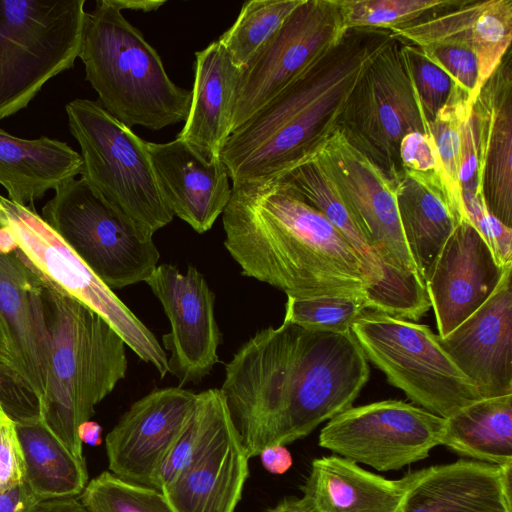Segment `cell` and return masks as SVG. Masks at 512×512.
<instances>
[{
	"mask_svg": "<svg viewBox=\"0 0 512 512\" xmlns=\"http://www.w3.org/2000/svg\"><path fill=\"white\" fill-rule=\"evenodd\" d=\"M399 157L403 170L434 172L440 177L439 157L431 133L406 134L399 145Z\"/></svg>",
	"mask_w": 512,
	"mask_h": 512,
	"instance_id": "41",
	"label": "cell"
},
{
	"mask_svg": "<svg viewBox=\"0 0 512 512\" xmlns=\"http://www.w3.org/2000/svg\"><path fill=\"white\" fill-rule=\"evenodd\" d=\"M25 480V464L16 424L9 419L0 432V493Z\"/></svg>",
	"mask_w": 512,
	"mask_h": 512,
	"instance_id": "42",
	"label": "cell"
},
{
	"mask_svg": "<svg viewBox=\"0 0 512 512\" xmlns=\"http://www.w3.org/2000/svg\"><path fill=\"white\" fill-rule=\"evenodd\" d=\"M222 221L243 275L287 297L367 300L370 281L356 251L280 178L232 184Z\"/></svg>",
	"mask_w": 512,
	"mask_h": 512,
	"instance_id": "2",
	"label": "cell"
},
{
	"mask_svg": "<svg viewBox=\"0 0 512 512\" xmlns=\"http://www.w3.org/2000/svg\"><path fill=\"white\" fill-rule=\"evenodd\" d=\"M302 0H250L218 39L234 64L242 69L282 26Z\"/></svg>",
	"mask_w": 512,
	"mask_h": 512,
	"instance_id": "34",
	"label": "cell"
},
{
	"mask_svg": "<svg viewBox=\"0 0 512 512\" xmlns=\"http://www.w3.org/2000/svg\"><path fill=\"white\" fill-rule=\"evenodd\" d=\"M16 431L25 481L41 501L76 497L83 492L88 483L86 462L71 455L40 421L16 424Z\"/></svg>",
	"mask_w": 512,
	"mask_h": 512,
	"instance_id": "31",
	"label": "cell"
},
{
	"mask_svg": "<svg viewBox=\"0 0 512 512\" xmlns=\"http://www.w3.org/2000/svg\"><path fill=\"white\" fill-rule=\"evenodd\" d=\"M79 58L98 102L127 127L158 131L185 122L191 90L169 78L158 52L112 0L87 12Z\"/></svg>",
	"mask_w": 512,
	"mask_h": 512,
	"instance_id": "5",
	"label": "cell"
},
{
	"mask_svg": "<svg viewBox=\"0 0 512 512\" xmlns=\"http://www.w3.org/2000/svg\"><path fill=\"white\" fill-rule=\"evenodd\" d=\"M459 0H338L346 29L390 31L457 4Z\"/></svg>",
	"mask_w": 512,
	"mask_h": 512,
	"instance_id": "35",
	"label": "cell"
},
{
	"mask_svg": "<svg viewBox=\"0 0 512 512\" xmlns=\"http://www.w3.org/2000/svg\"><path fill=\"white\" fill-rule=\"evenodd\" d=\"M301 489L314 512H399L407 479L389 480L333 455L313 460Z\"/></svg>",
	"mask_w": 512,
	"mask_h": 512,
	"instance_id": "26",
	"label": "cell"
},
{
	"mask_svg": "<svg viewBox=\"0 0 512 512\" xmlns=\"http://www.w3.org/2000/svg\"><path fill=\"white\" fill-rule=\"evenodd\" d=\"M441 445L476 461L512 464V394L483 398L446 418Z\"/></svg>",
	"mask_w": 512,
	"mask_h": 512,
	"instance_id": "30",
	"label": "cell"
},
{
	"mask_svg": "<svg viewBox=\"0 0 512 512\" xmlns=\"http://www.w3.org/2000/svg\"><path fill=\"white\" fill-rule=\"evenodd\" d=\"M41 217L111 290L145 282L160 254L80 177L59 185Z\"/></svg>",
	"mask_w": 512,
	"mask_h": 512,
	"instance_id": "11",
	"label": "cell"
},
{
	"mask_svg": "<svg viewBox=\"0 0 512 512\" xmlns=\"http://www.w3.org/2000/svg\"><path fill=\"white\" fill-rule=\"evenodd\" d=\"M368 309L365 298L287 297L284 320L314 330L343 332Z\"/></svg>",
	"mask_w": 512,
	"mask_h": 512,
	"instance_id": "37",
	"label": "cell"
},
{
	"mask_svg": "<svg viewBox=\"0 0 512 512\" xmlns=\"http://www.w3.org/2000/svg\"><path fill=\"white\" fill-rule=\"evenodd\" d=\"M229 414L220 389L197 393L196 404L173 440L155 476L154 489L161 491L208 447Z\"/></svg>",
	"mask_w": 512,
	"mask_h": 512,
	"instance_id": "32",
	"label": "cell"
},
{
	"mask_svg": "<svg viewBox=\"0 0 512 512\" xmlns=\"http://www.w3.org/2000/svg\"><path fill=\"white\" fill-rule=\"evenodd\" d=\"M351 332L366 359L423 409L446 419L483 399L428 326L366 309Z\"/></svg>",
	"mask_w": 512,
	"mask_h": 512,
	"instance_id": "9",
	"label": "cell"
},
{
	"mask_svg": "<svg viewBox=\"0 0 512 512\" xmlns=\"http://www.w3.org/2000/svg\"><path fill=\"white\" fill-rule=\"evenodd\" d=\"M240 69L218 40L195 53L188 116L177 138L207 159L220 157L230 136L233 98Z\"/></svg>",
	"mask_w": 512,
	"mask_h": 512,
	"instance_id": "25",
	"label": "cell"
},
{
	"mask_svg": "<svg viewBox=\"0 0 512 512\" xmlns=\"http://www.w3.org/2000/svg\"><path fill=\"white\" fill-rule=\"evenodd\" d=\"M369 379L351 330H314L283 320L258 331L225 366L220 388L249 458L287 445L352 407Z\"/></svg>",
	"mask_w": 512,
	"mask_h": 512,
	"instance_id": "1",
	"label": "cell"
},
{
	"mask_svg": "<svg viewBox=\"0 0 512 512\" xmlns=\"http://www.w3.org/2000/svg\"><path fill=\"white\" fill-rule=\"evenodd\" d=\"M484 147V199L490 213L512 228V70L510 49L472 104Z\"/></svg>",
	"mask_w": 512,
	"mask_h": 512,
	"instance_id": "24",
	"label": "cell"
},
{
	"mask_svg": "<svg viewBox=\"0 0 512 512\" xmlns=\"http://www.w3.org/2000/svg\"><path fill=\"white\" fill-rule=\"evenodd\" d=\"M146 145L160 192L174 216L198 233L211 229L226 208L232 190L220 157L207 159L177 137Z\"/></svg>",
	"mask_w": 512,
	"mask_h": 512,
	"instance_id": "19",
	"label": "cell"
},
{
	"mask_svg": "<svg viewBox=\"0 0 512 512\" xmlns=\"http://www.w3.org/2000/svg\"><path fill=\"white\" fill-rule=\"evenodd\" d=\"M196 401L197 393L180 386L155 389L134 402L106 436L110 472L154 488L157 470Z\"/></svg>",
	"mask_w": 512,
	"mask_h": 512,
	"instance_id": "16",
	"label": "cell"
},
{
	"mask_svg": "<svg viewBox=\"0 0 512 512\" xmlns=\"http://www.w3.org/2000/svg\"><path fill=\"white\" fill-rule=\"evenodd\" d=\"M28 398L29 394L23 385L0 371V403L9 416L19 415L25 409Z\"/></svg>",
	"mask_w": 512,
	"mask_h": 512,
	"instance_id": "43",
	"label": "cell"
},
{
	"mask_svg": "<svg viewBox=\"0 0 512 512\" xmlns=\"http://www.w3.org/2000/svg\"><path fill=\"white\" fill-rule=\"evenodd\" d=\"M346 30L338 0H302L240 69L230 134L333 48Z\"/></svg>",
	"mask_w": 512,
	"mask_h": 512,
	"instance_id": "13",
	"label": "cell"
},
{
	"mask_svg": "<svg viewBox=\"0 0 512 512\" xmlns=\"http://www.w3.org/2000/svg\"><path fill=\"white\" fill-rule=\"evenodd\" d=\"M316 153L385 267L389 315L419 320L431 308V301L403 236L395 182L355 149L339 129Z\"/></svg>",
	"mask_w": 512,
	"mask_h": 512,
	"instance_id": "6",
	"label": "cell"
},
{
	"mask_svg": "<svg viewBox=\"0 0 512 512\" xmlns=\"http://www.w3.org/2000/svg\"><path fill=\"white\" fill-rule=\"evenodd\" d=\"M248 460L228 414L208 447L161 492L174 512H234Z\"/></svg>",
	"mask_w": 512,
	"mask_h": 512,
	"instance_id": "23",
	"label": "cell"
},
{
	"mask_svg": "<svg viewBox=\"0 0 512 512\" xmlns=\"http://www.w3.org/2000/svg\"><path fill=\"white\" fill-rule=\"evenodd\" d=\"M101 433L102 427L91 420L81 424L78 429V436L82 444L85 443L94 447L102 443Z\"/></svg>",
	"mask_w": 512,
	"mask_h": 512,
	"instance_id": "48",
	"label": "cell"
},
{
	"mask_svg": "<svg viewBox=\"0 0 512 512\" xmlns=\"http://www.w3.org/2000/svg\"><path fill=\"white\" fill-rule=\"evenodd\" d=\"M112 3L122 10L150 12L158 10L166 3L164 0H112Z\"/></svg>",
	"mask_w": 512,
	"mask_h": 512,
	"instance_id": "47",
	"label": "cell"
},
{
	"mask_svg": "<svg viewBox=\"0 0 512 512\" xmlns=\"http://www.w3.org/2000/svg\"><path fill=\"white\" fill-rule=\"evenodd\" d=\"M266 512H314L303 498H286Z\"/></svg>",
	"mask_w": 512,
	"mask_h": 512,
	"instance_id": "49",
	"label": "cell"
},
{
	"mask_svg": "<svg viewBox=\"0 0 512 512\" xmlns=\"http://www.w3.org/2000/svg\"><path fill=\"white\" fill-rule=\"evenodd\" d=\"M277 178L322 213L356 251L370 281L367 291L369 310L389 315L385 267L357 226L317 153Z\"/></svg>",
	"mask_w": 512,
	"mask_h": 512,
	"instance_id": "29",
	"label": "cell"
},
{
	"mask_svg": "<svg viewBox=\"0 0 512 512\" xmlns=\"http://www.w3.org/2000/svg\"><path fill=\"white\" fill-rule=\"evenodd\" d=\"M419 48L455 85L468 94L473 104L480 93L479 66L474 52L469 47L456 43H437Z\"/></svg>",
	"mask_w": 512,
	"mask_h": 512,
	"instance_id": "39",
	"label": "cell"
},
{
	"mask_svg": "<svg viewBox=\"0 0 512 512\" xmlns=\"http://www.w3.org/2000/svg\"><path fill=\"white\" fill-rule=\"evenodd\" d=\"M512 263L491 296L438 342L482 398L512 394Z\"/></svg>",
	"mask_w": 512,
	"mask_h": 512,
	"instance_id": "17",
	"label": "cell"
},
{
	"mask_svg": "<svg viewBox=\"0 0 512 512\" xmlns=\"http://www.w3.org/2000/svg\"><path fill=\"white\" fill-rule=\"evenodd\" d=\"M0 230L37 275L98 313L161 379L166 376L168 358L157 338L33 207L0 195Z\"/></svg>",
	"mask_w": 512,
	"mask_h": 512,
	"instance_id": "10",
	"label": "cell"
},
{
	"mask_svg": "<svg viewBox=\"0 0 512 512\" xmlns=\"http://www.w3.org/2000/svg\"><path fill=\"white\" fill-rule=\"evenodd\" d=\"M401 43L414 87L430 123L447 102L454 83L440 67L425 56L421 48L402 41Z\"/></svg>",
	"mask_w": 512,
	"mask_h": 512,
	"instance_id": "38",
	"label": "cell"
},
{
	"mask_svg": "<svg viewBox=\"0 0 512 512\" xmlns=\"http://www.w3.org/2000/svg\"><path fill=\"white\" fill-rule=\"evenodd\" d=\"M387 30L347 29L342 39L230 134L221 152L232 184L277 178L312 156L337 129Z\"/></svg>",
	"mask_w": 512,
	"mask_h": 512,
	"instance_id": "3",
	"label": "cell"
},
{
	"mask_svg": "<svg viewBox=\"0 0 512 512\" xmlns=\"http://www.w3.org/2000/svg\"><path fill=\"white\" fill-rule=\"evenodd\" d=\"M389 32L402 42L418 47L437 43L469 47L478 60L481 91L510 49L512 1H459L429 17Z\"/></svg>",
	"mask_w": 512,
	"mask_h": 512,
	"instance_id": "22",
	"label": "cell"
},
{
	"mask_svg": "<svg viewBox=\"0 0 512 512\" xmlns=\"http://www.w3.org/2000/svg\"><path fill=\"white\" fill-rule=\"evenodd\" d=\"M88 512H174L161 491L102 472L78 497Z\"/></svg>",
	"mask_w": 512,
	"mask_h": 512,
	"instance_id": "36",
	"label": "cell"
},
{
	"mask_svg": "<svg viewBox=\"0 0 512 512\" xmlns=\"http://www.w3.org/2000/svg\"><path fill=\"white\" fill-rule=\"evenodd\" d=\"M11 419L7 413L5 412L4 408L2 407L1 403H0V432L4 426V424L9 420Z\"/></svg>",
	"mask_w": 512,
	"mask_h": 512,
	"instance_id": "50",
	"label": "cell"
},
{
	"mask_svg": "<svg viewBox=\"0 0 512 512\" xmlns=\"http://www.w3.org/2000/svg\"><path fill=\"white\" fill-rule=\"evenodd\" d=\"M505 267L468 220L458 222L425 282L439 336L450 333L491 296Z\"/></svg>",
	"mask_w": 512,
	"mask_h": 512,
	"instance_id": "18",
	"label": "cell"
},
{
	"mask_svg": "<svg viewBox=\"0 0 512 512\" xmlns=\"http://www.w3.org/2000/svg\"><path fill=\"white\" fill-rule=\"evenodd\" d=\"M396 200L408 251L425 283L459 221L434 172L404 170L396 183Z\"/></svg>",
	"mask_w": 512,
	"mask_h": 512,
	"instance_id": "27",
	"label": "cell"
},
{
	"mask_svg": "<svg viewBox=\"0 0 512 512\" xmlns=\"http://www.w3.org/2000/svg\"><path fill=\"white\" fill-rule=\"evenodd\" d=\"M145 283L170 322L171 331L163 335L164 347L171 352L169 373L181 386L199 383L219 362L222 338L214 315V293L193 266L182 274L171 264H161Z\"/></svg>",
	"mask_w": 512,
	"mask_h": 512,
	"instance_id": "15",
	"label": "cell"
},
{
	"mask_svg": "<svg viewBox=\"0 0 512 512\" xmlns=\"http://www.w3.org/2000/svg\"><path fill=\"white\" fill-rule=\"evenodd\" d=\"M81 170L80 153L67 143L46 136L23 139L0 129V185L11 202L31 206Z\"/></svg>",
	"mask_w": 512,
	"mask_h": 512,
	"instance_id": "28",
	"label": "cell"
},
{
	"mask_svg": "<svg viewBox=\"0 0 512 512\" xmlns=\"http://www.w3.org/2000/svg\"><path fill=\"white\" fill-rule=\"evenodd\" d=\"M466 219L476 228L492 250L497 262L505 267L512 263V228L493 216L484 193H462Z\"/></svg>",
	"mask_w": 512,
	"mask_h": 512,
	"instance_id": "40",
	"label": "cell"
},
{
	"mask_svg": "<svg viewBox=\"0 0 512 512\" xmlns=\"http://www.w3.org/2000/svg\"><path fill=\"white\" fill-rule=\"evenodd\" d=\"M0 315L8 328L25 382L40 408L50 361L42 284L1 230Z\"/></svg>",
	"mask_w": 512,
	"mask_h": 512,
	"instance_id": "21",
	"label": "cell"
},
{
	"mask_svg": "<svg viewBox=\"0 0 512 512\" xmlns=\"http://www.w3.org/2000/svg\"><path fill=\"white\" fill-rule=\"evenodd\" d=\"M511 474L512 464L464 459L412 471L399 512H512Z\"/></svg>",
	"mask_w": 512,
	"mask_h": 512,
	"instance_id": "20",
	"label": "cell"
},
{
	"mask_svg": "<svg viewBox=\"0 0 512 512\" xmlns=\"http://www.w3.org/2000/svg\"><path fill=\"white\" fill-rule=\"evenodd\" d=\"M31 512H88L78 497L39 502Z\"/></svg>",
	"mask_w": 512,
	"mask_h": 512,
	"instance_id": "46",
	"label": "cell"
},
{
	"mask_svg": "<svg viewBox=\"0 0 512 512\" xmlns=\"http://www.w3.org/2000/svg\"><path fill=\"white\" fill-rule=\"evenodd\" d=\"M445 419L399 400H384L339 413L322 428L319 445L378 471L399 470L441 445Z\"/></svg>",
	"mask_w": 512,
	"mask_h": 512,
	"instance_id": "14",
	"label": "cell"
},
{
	"mask_svg": "<svg viewBox=\"0 0 512 512\" xmlns=\"http://www.w3.org/2000/svg\"><path fill=\"white\" fill-rule=\"evenodd\" d=\"M472 102L468 94L453 85L445 105L430 122L440 165V178L457 220H467L459 185L462 155V124Z\"/></svg>",
	"mask_w": 512,
	"mask_h": 512,
	"instance_id": "33",
	"label": "cell"
},
{
	"mask_svg": "<svg viewBox=\"0 0 512 512\" xmlns=\"http://www.w3.org/2000/svg\"><path fill=\"white\" fill-rule=\"evenodd\" d=\"M85 0H0V121L79 57Z\"/></svg>",
	"mask_w": 512,
	"mask_h": 512,
	"instance_id": "8",
	"label": "cell"
},
{
	"mask_svg": "<svg viewBox=\"0 0 512 512\" xmlns=\"http://www.w3.org/2000/svg\"><path fill=\"white\" fill-rule=\"evenodd\" d=\"M65 110L80 146L81 177L142 235L152 238L174 214L160 192L147 141L98 101L77 98Z\"/></svg>",
	"mask_w": 512,
	"mask_h": 512,
	"instance_id": "7",
	"label": "cell"
},
{
	"mask_svg": "<svg viewBox=\"0 0 512 512\" xmlns=\"http://www.w3.org/2000/svg\"><path fill=\"white\" fill-rule=\"evenodd\" d=\"M39 502L24 480L0 493V512H31Z\"/></svg>",
	"mask_w": 512,
	"mask_h": 512,
	"instance_id": "44",
	"label": "cell"
},
{
	"mask_svg": "<svg viewBox=\"0 0 512 512\" xmlns=\"http://www.w3.org/2000/svg\"><path fill=\"white\" fill-rule=\"evenodd\" d=\"M39 278L50 345L40 422L85 462L78 429L125 377L126 344L98 313Z\"/></svg>",
	"mask_w": 512,
	"mask_h": 512,
	"instance_id": "4",
	"label": "cell"
},
{
	"mask_svg": "<svg viewBox=\"0 0 512 512\" xmlns=\"http://www.w3.org/2000/svg\"><path fill=\"white\" fill-rule=\"evenodd\" d=\"M337 129L397 183L404 172L399 157L402 138L410 132L431 133L399 39L394 37L365 70Z\"/></svg>",
	"mask_w": 512,
	"mask_h": 512,
	"instance_id": "12",
	"label": "cell"
},
{
	"mask_svg": "<svg viewBox=\"0 0 512 512\" xmlns=\"http://www.w3.org/2000/svg\"><path fill=\"white\" fill-rule=\"evenodd\" d=\"M258 456L263 467L272 474H284L293 464L292 455L285 445L267 446Z\"/></svg>",
	"mask_w": 512,
	"mask_h": 512,
	"instance_id": "45",
	"label": "cell"
}]
</instances>
